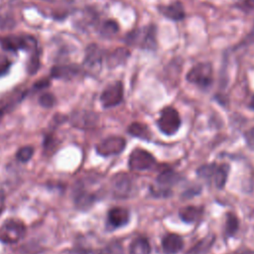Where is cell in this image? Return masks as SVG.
Wrapping results in <instances>:
<instances>
[{
    "label": "cell",
    "instance_id": "1",
    "mask_svg": "<svg viewBox=\"0 0 254 254\" xmlns=\"http://www.w3.org/2000/svg\"><path fill=\"white\" fill-rule=\"evenodd\" d=\"M0 45L5 51L17 52L25 50L31 54L37 52V41L30 35H8L0 37Z\"/></svg>",
    "mask_w": 254,
    "mask_h": 254
},
{
    "label": "cell",
    "instance_id": "2",
    "mask_svg": "<svg viewBox=\"0 0 254 254\" xmlns=\"http://www.w3.org/2000/svg\"><path fill=\"white\" fill-rule=\"evenodd\" d=\"M125 42L132 46H138L143 49H154L156 47V31L154 26L140 28L130 32Z\"/></svg>",
    "mask_w": 254,
    "mask_h": 254
},
{
    "label": "cell",
    "instance_id": "3",
    "mask_svg": "<svg viewBox=\"0 0 254 254\" xmlns=\"http://www.w3.org/2000/svg\"><path fill=\"white\" fill-rule=\"evenodd\" d=\"M26 232L25 224L15 218L6 220L0 226V241L6 244H14L20 241Z\"/></svg>",
    "mask_w": 254,
    "mask_h": 254
},
{
    "label": "cell",
    "instance_id": "4",
    "mask_svg": "<svg viewBox=\"0 0 254 254\" xmlns=\"http://www.w3.org/2000/svg\"><path fill=\"white\" fill-rule=\"evenodd\" d=\"M188 81L201 87L207 88L212 83V67L208 63H199L192 66L187 74Z\"/></svg>",
    "mask_w": 254,
    "mask_h": 254
},
{
    "label": "cell",
    "instance_id": "5",
    "mask_svg": "<svg viewBox=\"0 0 254 254\" xmlns=\"http://www.w3.org/2000/svg\"><path fill=\"white\" fill-rule=\"evenodd\" d=\"M157 125L160 131L166 135H173L177 133L181 126V118L179 112L174 107H165L161 111Z\"/></svg>",
    "mask_w": 254,
    "mask_h": 254
},
{
    "label": "cell",
    "instance_id": "6",
    "mask_svg": "<svg viewBox=\"0 0 254 254\" xmlns=\"http://www.w3.org/2000/svg\"><path fill=\"white\" fill-rule=\"evenodd\" d=\"M180 181V176L174 171L167 170L159 174L156 185L151 188L152 193L156 196H169L172 193L171 188Z\"/></svg>",
    "mask_w": 254,
    "mask_h": 254
},
{
    "label": "cell",
    "instance_id": "7",
    "mask_svg": "<svg viewBox=\"0 0 254 254\" xmlns=\"http://www.w3.org/2000/svg\"><path fill=\"white\" fill-rule=\"evenodd\" d=\"M156 164V159L153 155L141 148L134 149L128 159V167L135 172H142L151 169Z\"/></svg>",
    "mask_w": 254,
    "mask_h": 254
},
{
    "label": "cell",
    "instance_id": "8",
    "mask_svg": "<svg viewBox=\"0 0 254 254\" xmlns=\"http://www.w3.org/2000/svg\"><path fill=\"white\" fill-rule=\"evenodd\" d=\"M133 181L126 173H118L111 179V192L115 198H127L131 195Z\"/></svg>",
    "mask_w": 254,
    "mask_h": 254
},
{
    "label": "cell",
    "instance_id": "9",
    "mask_svg": "<svg viewBox=\"0 0 254 254\" xmlns=\"http://www.w3.org/2000/svg\"><path fill=\"white\" fill-rule=\"evenodd\" d=\"M126 147V140L120 136H109L96 145V152L103 157L120 154Z\"/></svg>",
    "mask_w": 254,
    "mask_h": 254
},
{
    "label": "cell",
    "instance_id": "10",
    "mask_svg": "<svg viewBox=\"0 0 254 254\" xmlns=\"http://www.w3.org/2000/svg\"><path fill=\"white\" fill-rule=\"evenodd\" d=\"M123 100V85L121 81L109 84L100 95V102L104 108L114 107Z\"/></svg>",
    "mask_w": 254,
    "mask_h": 254
},
{
    "label": "cell",
    "instance_id": "11",
    "mask_svg": "<svg viewBox=\"0 0 254 254\" xmlns=\"http://www.w3.org/2000/svg\"><path fill=\"white\" fill-rule=\"evenodd\" d=\"M97 123L98 115L92 111L77 110L70 115V124L77 129H93Z\"/></svg>",
    "mask_w": 254,
    "mask_h": 254
},
{
    "label": "cell",
    "instance_id": "12",
    "mask_svg": "<svg viewBox=\"0 0 254 254\" xmlns=\"http://www.w3.org/2000/svg\"><path fill=\"white\" fill-rule=\"evenodd\" d=\"M95 193L89 191L82 182H78L74 186L73 199L75 205L80 209L89 208L95 201Z\"/></svg>",
    "mask_w": 254,
    "mask_h": 254
},
{
    "label": "cell",
    "instance_id": "13",
    "mask_svg": "<svg viewBox=\"0 0 254 254\" xmlns=\"http://www.w3.org/2000/svg\"><path fill=\"white\" fill-rule=\"evenodd\" d=\"M102 54L98 46L92 44L86 48L85 58L83 61V66L88 71H96L101 66Z\"/></svg>",
    "mask_w": 254,
    "mask_h": 254
},
{
    "label": "cell",
    "instance_id": "14",
    "mask_svg": "<svg viewBox=\"0 0 254 254\" xmlns=\"http://www.w3.org/2000/svg\"><path fill=\"white\" fill-rule=\"evenodd\" d=\"M108 224L113 228H119L126 225L130 220L129 211L121 206H115L109 209L107 214Z\"/></svg>",
    "mask_w": 254,
    "mask_h": 254
},
{
    "label": "cell",
    "instance_id": "15",
    "mask_svg": "<svg viewBox=\"0 0 254 254\" xmlns=\"http://www.w3.org/2000/svg\"><path fill=\"white\" fill-rule=\"evenodd\" d=\"M183 247L184 240L176 233H169L162 239V248L165 254H177Z\"/></svg>",
    "mask_w": 254,
    "mask_h": 254
},
{
    "label": "cell",
    "instance_id": "16",
    "mask_svg": "<svg viewBox=\"0 0 254 254\" xmlns=\"http://www.w3.org/2000/svg\"><path fill=\"white\" fill-rule=\"evenodd\" d=\"M160 12L167 18L175 20V21H179L185 18L186 13H185V9L184 6L181 2L176 1L170 5L167 6H162L159 8Z\"/></svg>",
    "mask_w": 254,
    "mask_h": 254
},
{
    "label": "cell",
    "instance_id": "17",
    "mask_svg": "<svg viewBox=\"0 0 254 254\" xmlns=\"http://www.w3.org/2000/svg\"><path fill=\"white\" fill-rule=\"evenodd\" d=\"M78 66L74 64L66 65H55L51 70V75L55 78L61 79H70L78 73Z\"/></svg>",
    "mask_w": 254,
    "mask_h": 254
},
{
    "label": "cell",
    "instance_id": "18",
    "mask_svg": "<svg viewBox=\"0 0 254 254\" xmlns=\"http://www.w3.org/2000/svg\"><path fill=\"white\" fill-rule=\"evenodd\" d=\"M202 212L203 211L201 207L189 205V206L182 207L179 210V216L183 221L187 223H192L201 217Z\"/></svg>",
    "mask_w": 254,
    "mask_h": 254
},
{
    "label": "cell",
    "instance_id": "19",
    "mask_svg": "<svg viewBox=\"0 0 254 254\" xmlns=\"http://www.w3.org/2000/svg\"><path fill=\"white\" fill-rule=\"evenodd\" d=\"M214 241L215 236L213 234H207L194 244L186 254H206L212 247Z\"/></svg>",
    "mask_w": 254,
    "mask_h": 254
},
{
    "label": "cell",
    "instance_id": "20",
    "mask_svg": "<svg viewBox=\"0 0 254 254\" xmlns=\"http://www.w3.org/2000/svg\"><path fill=\"white\" fill-rule=\"evenodd\" d=\"M130 254H151V245L146 237L135 238L129 246Z\"/></svg>",
    "mask_w": 254,
    "mask_h": 254
},
{
    "label": "cell",
    "instance_id": "21",
    "mask_svg": "<svg viewBox=\"0 0 254 254\" xmlns=\"http://www.w3.org/2000/svg\"><path fill=\"white\" fill-rule=\"evenodd\" d=\"M128 133L134 137L140 138L142 140H150L152 137L151 130L149 127L143 123L134 122L129 125Z\"/></svg>",
    "mask_w": 254,
    "mask_h": 254
},
{
    "label": "cell",
    "instance_id": "22",
    "mask_svg": "<svg viewBox=\"0 0 254 254\" xmlns=\"http://www.w3.org/2000/svg\"><path fill=\"white\" fill-rule=\"evenodd\" d=\"M228 172H229V166L226 164H222V165H217L213 180H212V184L215 186L216 189H223V187L225 186V183L227 181V176H228Z\"/></svg>",
    "mask_w": 254,
    "mask_h": 254
},
{
    "label": "cell",
    "instance_id": "23",
    "mask_svg": "<svg viewBox=\"0 0 254 254\" xmlns=\"http://www.w3.org/2000/svg\"><path fill=\"white\" fill-rule=\"evenodd\" d=\"M129 51L124 48H118L115 51H113L109 57H108V64L110 66H116L118 64H121L124 63L128 57H129Z\"/></svg>",
    "mask_w": 254,
    "mask_h": 254
},
{
    "label": "cell",
    "instance_id": "24",
    "mask_svg": "<svg viewBox=\"0 0 254 254\" xmlns=\"http://www.w3.org/2000/svg\"><path fill=\"white\" fill-rule=\"evenodd\" d=\"M216 168H217V165L214 164V163H212V164H205V165L200 166L197 169L196 174H197V176L199 178H201L207 184L210 185V184H212V180H213Z\"/></svg>",
    "mask_w": 254,
    "mask_h": 254
},
{
    "label": "cell",
    "instance_id": "25",
    "mask_svg": "<svg viewBox=\"0 0 254 254\" xmlns=\"http://www.w3.org/2000/svg\"><path fill=\"white\" fill-rule=\"evenodd\" d=\"M239 228V221L237 216L233 212H228L226 214L225 219V236L226 237H232L235 235Z\"/></svg>",
    "mask_w": 254,
    "mask_h": 254
},
{
    "label": "cell",
    "instance_id": "26",
    "mask_svg": "<svg viewBox=\"0 0 254 254\" xmlns=\"http://www.w3.org/2000/svg\"><path fill=\"white\" fill-rule=\"evenodd\" d=\"M123 247L119 242H110L100 250L96 254H123Z\"/></svg>",
    "mask_w": 254,
    "mask_h": 254
},
{
    "label": "cell",
    "instance_id": "27",
    "mask_svg": "<svg viewBox=\"0 0 254 254\" xmlns=\"http://www.w3.org/2000/svg\"><path fill=\"white\" fill-rule=\"evenodd\" d=\"M34 154V148L32 146H25L20 148L16 153V158L20 162H27L29 161Z\"/></svg>",
    "mask_w": 254,
    "mask_h": 254
},
{
    "label": "cell",
    "instance_id": "28",
    "mask_svg": "<svg viewBox=\"0 0 254 254\" xmlns=\"http://www.w3.org/2000/svg\"><path fill=\"white\" fill-rule=\"evenodd\" d=\"M119 27L118 24L113 21V20H107L104 22L102 29H101V33L106 36V37H110L112 35H114L115 33H117Z\"/></svg>",
    "mask_w": 254,
    "mask_h": 254
},
{
    "label": "cell",
    "instance_id": "29",
    "mask_svg": "<svg viewBox=\"0 0 254 254\" xmlns=\"http://www.w3.org/2000/svg\"><path fill=\"white\" fill-rule=\"evenodd\" d=\"M40 67V59H39V52H35L33 54H31L30 60L28 62V65H27V69L28 72L30 74H35L37 72V70Z\"/></svg>",
    "mask_w": 254,
    "mask_h": 254
},
{
    "label": "cell",
    "instance_id": "30",
    "mask_svg": "<svg viewBox=\"0 0 254 254\" xmlns=\"http://www.w3.org/2000/svg\"><path fill=\"white\" fill-rule=\"evenodd\" d=\"M39 103L43 106V107H47V108H51L55 105L56 103V98L55 96L48 92V93H44L40 96L39 98Z\"/></svg>",
    "mask_w": 254,
    "mask_h": 254
},
{
    "label": "cell",
    "instance_id": "31",
    "mask_svg": "<svg viewBox=\"0 0 254 254\" xmlns=\"http://www.w3.org/2000/svg\"><path fill=\"white\" fill-rule=\"evenodd\" d=\"M11 65L10 60L6 56H0V77L5 75Z\"/></svg>",
    "mask_w": 254,
    "mask_h": 254
},
{
    "label": "cell",
    "instance_id": "32",
    "mask_svg": "<svg viewBox=\"0 0 254 254\" xmlns=\"http://www.w3.org/2000/svg\"><path fill=\"white\" fill-rule=\"evenodd\" d=\"M244 137H245V141H246L248 147L254 151V127H252L251 129L246 131L244 133Z\"/></svg>",
    "mask_w": 254,
    "mask_h": 254
},
{
    "label": "cell",
    "instance_id": "33",
    "mask_svg": "<svg viewBox=\"0 0 254 254\" xmlns=\"http://www.w3.org/2000/svg\"><path fill=\"white\" fill-rule=\"evenodd\" d=\"M50 85V79L49 78H43L39 81H37L35 84H34V87L37 88V89H42V88H46Z\"/></svg>",
    "mask_w": 254,
    "mask_h": 254
},
{
    "label": "cell",
    "instance_id": "34",
    "mask_svg": "<svg viewBox=\"0 0 254 254\" xmlns=\"http://www.w3.org/2000/svg\"><path fill=\"white\" fill-rule=\"evenodd\" d=\"M5 205V195L2 191H0V213L2 212Z\"/></svg>",
    "mask_w": 254,
    "mask_h": 254
},
{
    "label": "cell",
    "instance_id": "35",
    "mask_svg": "<svg viewBox=\"0 0 254 254\" xmlns=\"http://www.w3.org/2000/svg\"><path fill=\"white\" fill-rule=\"evenodd\" d=\"M231 254H254V250H249V249H246V250H238L236 252H233Z\"/></svg>",
    "mask_w": 254,
    "mask_h": 254
},
{
    "label": "cell",
    "instance_id": "36",
    "mask_svg": "<svg viewBox=\"0 0 254 254\" xmlns=\"http://www.w3.org/2000/svg\"><path fill=\"white\" fill-rule=\"evenodd\" d=\"M8 107H9V104H8V105H4V106H1V107H0V121H1L2 117L4 116V113L7 111Z\"/></svg>",
    "mask_w": 254,
    "mask_h": 254
},
{
    "label": "cell",
    "instance_id": "37",
    "mask_svg": "<svg viewBox=\"0 0 254 254\" xmlns=\"http://www.w3.org/2000/svg\"><path fill=\"white\" fill-rule=\"evenodd\" d=\"M245 4L247 6V8L249 9H254V0H246Z\"/></svg>",
    "mask_w": 254,
    "mask_h": 254
},
{
    "label": "cell",
    "instance_id": "38",
    "mask_svg": "<svg viewBox=\"0 0 254 254\" xmlns=\"http://www.w3.org/2000/svg\"><path fill=\"white\" fill-rule=\"evenodd\" d=\"M249 107L254 110V95L251 97V100H250V103H249Z\"/></svg>",
    "mask_w": 254,
    "mask_h": 254
}]
</instances>
